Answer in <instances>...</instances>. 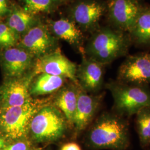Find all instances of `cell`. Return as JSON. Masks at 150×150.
<instances>
[{
    "label": "cell",
    "mask_w": 150,
    "mask_h": 150,
    "mask_svg": "<svg viewBox=\"0 0 150 150\" xmlns=\"http://www.w3.org/2000/svg\"><path fill=\"white\" fill-rule=\"evenodd\" d=\"M58 40L47 25L41 22L21 36L16 46L25 50L36 59L59 47Z\"/></svg>",
    "instance_id": "cell-6"
},
{
    "label": "cell",
    "mask_w": 150,
    "mask_h": 150,
    "mask_svg": "<svg viewBox=\"0 0 150 150\" xmlns=\"http://www.w3.org/2000/svg\"><path fill=\"white\" fill-rule=\"evenodd\" d=\"M106 12V4L100 0H77L70 7L69 18L82 32H93Z\"/></svg>",
    "instance_id": "cell-7"
},
{
    "label": "cell",
    "mask_w": 150,
    "mask_h": 150,
    "mask_svg": "<svg viewBox=\"0 0 150 150\" xmlns=\"http://www.w3.org/2000/svg\"><path fill=\"white\" fill-rule=\"evenodd\" d=\"M60 150H82L80 145L76 142H69L63 145Z\"/></svg>",
    "instance_id": "cell-25"
},
{
    "label": "cell",
    "mask_w": 150,
    "mask_h": 150,
    "mask_svg": "<svg viewBox=\"0 0 150 150\" xmlns=\"http://www.w3.org/2000/svg\"><path fill=\"white\" fill-rule=\"evenodd\" d=\"M135 116V125L142 148L149 147L150 143V106L141 108Z\"/></svg>",
    "instance_id": "cell-20"
},
{
    "label": "cell",
    "mask_w": 150,
    "mask_h": 150,
    "mask_svg": "<svg viewBox=\"0 0 150 150\" xmlns=\"http://www.w3.org/2000/svg\"><path fill=\"white\" fill-rule=\"evenodd\" d=\"M11 6L9 0H0V18L7 17L11 10Z\"/></svg>",
    "instance_id": "cell-24"
},
{
    "label": "cell",
    "mask_w": 150,
    "mask_h": 150,
    "mask_svg": "<svg viewBox=\"0 0 150 150\" xmlns=\"http://www.w3.org/2000/svg\"></svg>",
    "instance_id": "cell-31"
},
{
    "label": "cell",
    "mask_w": 150,
    "mask_h": 150,
    "mask_svg": "<svg viewBox=\"0 0 150 150\" xmlns=\"http://www.w3.org/2000/svg\"><path fill=\"white\" fill-rule=\"evenodd\" d=\"M67 79L42 73L35 75L31 82L29 92L32 98L54 94L65 85Z\"/></svg>",
    "instance_id": "cell-18"
},
{
    "label": "cell",
    "mask_w": 150,
    "mask_h": 150,
    "mask_svg": "<svg viewBox=\"0 0 150 150\" xmlns=\"http://www.w3.org/2000/svg\"><path fill=\"white\" fill-rule=\"evenodd\" d=\"M53 97L34 98L25 104L0 108V136L9 143L28 139V131L32 118L44 106L52 102Z\"/></svg>",
    "instance_id": "cell-3"
},
{
    "label": "cell",
    "mask_w": 150,
    "mask_h": 150,
    "mask_svg": "<svg viewBox=\"0 0 150 150\" xmlns=\"http://www.w3.org/2000/svg\"><path fill=\"white\" fill-rule=\"evenodd\" d=\"M19 39L6 23L0 22V51L16 46Z\"/></svg>",
    "instance_id": "cell-22"
},
{
    "label": "cell",
    "mask_w": 150,
    "mask_h": 150,
    "mask_svg": "<svg viewBox=\"0 0 150 150\" xmlns=\"http://www.w3.org/2000/svg\"><path fill=\"white\" fill-rule=\"evenodd\" d=\"M47 25L50 31L57 38L61 39L73 47L79 48L80 52L83 51V32L70 18L50 20Z\"/></svg>",
    "instance_id": "cell-15"
},
{
    "label": "cell",
    "mask_w": 150,
    "mask_h": 150,
    "mask_svg": "<svg viewBox=\"0 0 150 150\" xmlns=\"http://www.w3.org/2000/svg\"><path fill=\"white\" fill-rule=\"evenodd\" d=\"M106 4L113 27L129 33L142 6L137 0H107Z\"/></svg>",
    "instance_id": "cell-10"
},
{
    "label": "cell",
    "mask_w": 150,
    "mask_h": 150,
    "mask_svg": "<svg viewBox=\"0 0 150 150\" xmlns=\"http://www.w3.org/2000/svg\"><path fill=\"white\" fill-rule=\"evenodd\" d=\"M129 118L105 112L91 125L86 144L92 150H127L131 145Z\"/></svg>",
    "instance_id": "cell-1"
},
{
    "label": "cell",
    "mask_w": 150,
    "mask_h": 150,
    "mask_svg": "<svg viewBox=\"0 0 150 150\" xmlns=\"http://www.w3.org/2000/svg\"><path fill=\"white\" fill-rule=\"evenodd\" d=\"M131 43L128 33L114 28L99 27L92 32L81 53L106 66L126 56Z\"/></svg>",
    "instance_id": "cell-2"
},
{
    "label": "cell",
    "mask_w": 150,
    "mask_h": 150,
    "mask_svg": "<svg viewBox=\"0 0 150 150\" xmlns=\"http://www.w3.org/2000/svg\"><path fill=\"white\" fill-rule=\"evenodd\" d=\"M149 147H150V145H149Z\"/></svg>",
    "instance_id": "cell-29"
},
{
    "label": "cell",
    "mask_w": 150,
    "mask_h": 150,
    "mask_svg": "<svg viewBox=\"0 0 150 150\" xmlns=\"http://www.w3.org/2000/svg\"><path fill=\"white\" fill-rule=\"evenodd\" d=\"M68 125L64 114L51 102L42 107L32 118L28 139L33 144L57 141L64 136Z\"/></svg>",
    "instance_id": "cell-5"
},
{
    "label": "cell",
    "mask_w": 150,
    "mask_h": 150,
    "mask_svg": "<svg viewBox=\"0 0 150 150\" xmlns=\"http://www.w3.org/2000/svg\"><path fill=\"white\" fill-rule=\"evenodd\" d=\"M116 80L126 83L150 85V54L127 56L118 69Z\"/></svg>",
    "instance_id": "cell-11"
},
{
    "label": "cell",
    "mask_w": 150,
    "mask_h": 150,
    "mask_svg": "<svg viewBox=\"0 0 150 150\" xmlns=\"http://www.w3.org/2000/svg\"><path fill=\"white\" fill-rule=\"evenodd\" d=\"M103 93L91 94L79 86L77 102L74 122L76 135L84 131L93 120L102 104Z\"/></svg>",
    "instance_id": "cell-12"
},
{
    "label": "cell",
    "mask_w": 150,
    "mask_h": 150,
    "mask_svg": "<svg viewBox=\"0 0 150 150\" xmlns=\"http://www.w3.org/2000/svg\"><path fill=\"white\" fill-rule=\"evenodd\" d=\"M64 2H67V1H71V0H62Z\"/></svg>",
    "instance_id": "cell-28"
},
{
    "label": "cell",
    "mask_w": 150,
    "mask_h": 150,
    "mask_svg": "<svg viewBox=\"0 0 150 150\" xmlns=\"http://www.w3.org/2000/svg\"><path fill=\"white\" fill-rule=\"evenodd\" d=\"M79 86L71 82L65 85L53 97L52 103L64 114L70 127H74Z\"/></svg>",
    "instance_id": "cell-16"
},
{
    "label": "cell",
    "mask_w": 150,
    "mask_h": 150,
    "mask_svg": "<svg viewBox=\"0 0 150 150\" xmlns=\"http://www.w3.org/2000/svg\"><path fill=\"white\" fill-rule=\"evenodd\" d=\"M36 59L16 46L0 51V66L5 80L22 77L33 72Z\"/></svg>",
    "instance_id": "cell-8"
},
{
    "label": "cell",
    "mask_w": 150,
    "mask_h": 150,
    "mask_svg": "<svg viewBox=\"0 0 150 150\" xmlns=\"http://www.w3.org/2000/svg\"></svg>",
    "instance_id": "cell-30"
},
{
    "label": "cell",
    "mask_w": 150,
    "mask_h": 150,
    "mask_svg": "<svg viewBox=\"0 0 150 150\" xmlns=\"http://www.w3.org/2000/svg\"><path fill=\"white\" fill-rule=\"evenodd\" d=\"M105 88L112 96V112L129 118L143 107L150 106V87L147 85L111 80Z\"/></svg>",
    "instance_id": "cell-4"
},
{
    "label": "cell",
    "mask_w": 150,
    "mask_h": 150,
    "mask_svg": "<svg viewBox=\"0 0 150 150\" xmlns=\"http://www.w3.org/2000/svg\"><path fill=\"white\" fill-rule=\"evenodd\" d=\"M41 22L38 15H33L25 10L20 5L11 4V10L6 17L5 23L20 38Z\"/></svg>",
    "instance_id": "cell-17"
},
{
    "label": "cell",
    "mask_w": 150,
    "mask_h": 150,
    "mask_svg": "<svg viewBox=\"0 0 150 150\" xmlns=\"http://www.w3.org/2000/svg\"><path fill=\"white\" fill-rule=\"evenodd\" d=\"M20 6L35 15L56 11L64 3L62 0H18Z\"/></svg>",
    "instance_id": "cell-21"
},
{
    "label": "cell",
    "mask_w": 150,
    "mask_h": 150,
    "mask_svg": "<svg viewBox=\"0 0 150 150\" xmlns=\"http://www.w3.org/2000/svg\"><path fill=\"white\" fill-rule=\"evenodd\" d=\"M81 54L82 61L77 66L76 72L78 85L88 93H98L103 86L105 65Z\"/></svg>",
    "instance_id": "cell-13"
},
{
    "label": "cell",
    "mask_w": 150,
    "mask_h": 150,
    "mask_svg": "<svg viewBox=\"0 0 150 150\" xmlns=\"http://www.w3.org/2000/svg\"><path fill=\"white\" fill-rule=\"evenodd\" d=\"M10 143L0 150H42L41 147L35 146L28 139L18 140Z\"/></svg>",
    "instance_id": "cell-23"
},
{
    "label": "cell",
    "mask_w": 150,
    "mask_h": 150,
    "mask_svg": "<svg viewBox=\"0 0 150 150\" xmlns=\"http://www.w3.org/2000/svg\"><path fill=\"white\" fill-rule=\"evenodd\" d=\"M77 65L62 53L59 47L36 59L33 72L42 73L63 77L78 85L76 77Z\"/></svg>",
    "instance_id": "cell-9"
},
{
    "label": "cell",
    "mask_w": 150,
    "mask_h": 150,
    "mask_svg": "<svg viewBox=\"0 0 150 150\" xmlns=\"http://www.w3.org/2000/svg\"><path fill=\"white\" fill-rule=\"evenodd\" d=\"M132 42L140 45L150 43V8H141L129 33Z\"/></svg>",
    "instance_id": "cell-19"
},
{
    "label": "cell",
    "mask_w": 150,
    "mask_h": 150,
    "mask_svg": "<svg viewBox=\"0 0 150 150\" xmlns=\"http://www.w3.org/2000/svg\"><path fill=\"white\" fill-rule=\"evenodd\" d=\"M34 75L32 72L22 77L5 80L1 87L0 108L21 106L32 98L29 92Z\"/></svg>",
    "instance_id": "cell-14"
},
{
    "label": "cell",
    "mask_w": 150,
    "mask_h": 150,
    "mask_svg": "<svg viewBox=\"0 0 150 150\" xmlns=\"http://www.w3.org/2000/svg\"><path fill=\"white\" fill-rule=\"evenodd\" d=\"M2 102V96H1V87L0 86V106L1 105Z\"/></svg>",
    "instance_id": "cell-27"
},
{
    "label": "cell",
    "mask_w": 150,
    "mask_h": 150,
    "mask_svg": "<svg viewBox=\"0 0 150 150\" xmlns=\"http://www.w3.org/2000/svg\"><path fill=\"white\" fill-rule=\"evenodd\" d=\"M8 143L9 142L4 137L0 136V150L5 147Z\"/></svg>",
    "instance_id": "cell-26"
}]
</instances>
